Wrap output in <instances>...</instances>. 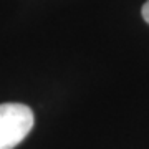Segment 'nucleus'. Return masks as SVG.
I'll use <instances>...</instances> for the list:
<instances>
[{
    "label": "nucleus",
    "mask_w": 149,
    "mask_h": 149,
    "mask_svg": "<svg viewBox=\"0 0 149 149\" xmlns=\"http://www.w3.org/2000/svg\"><path fill=\"white\" fill-rule=\"evenodd\" d=\"M33 111L23 103L0 104V149H13L33 128Z\"/></svg>",
    "instance_id": "nucleus-1"
},
{
    "label": "nucleus",
    "mask_w": 149,
    "mask_h": 149,
    "mask_svg": "<svg viewBox=\"0 0 149 149\" xmlns=\"http://www.w3.org/2000/svg\"><path fill=\"white\" fill-rule=\"evenodd\" d=\"M141 13H143V18L149 23V0L143 5V10H141Z\"/></svg>",
    "instance_id": "nucleus-2"
}]
</instances>
